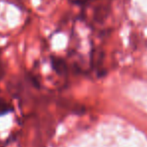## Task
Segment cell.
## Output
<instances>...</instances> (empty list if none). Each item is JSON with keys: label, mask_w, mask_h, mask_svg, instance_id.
I'll return each instance as SVG.
<instances>
[{"label": "cell", "mask_w": 147, "mask_h": 147, "mask_svg": "<svg viewBox=\"0 0 147 147\" xmlns=\"http://www.w3.org/2000/svg\"><path fill=\"white\" fill-rule=\"evenodd\" d=\"M51 64H52L53 69L60 75H63L67 71V66H66L65 61L63 59L59 58V57H52L51 58Z\"/></svg>", "instance_id": "obj_1"}, {"label": "cell", "mask_w": 147, "mask_h": 147, "mask_svg": "<svg viewBox=\"0 0 147 147\" xmlns=\"http://www.w3.org/2000/svg\"><path fill=\"white\" fill-rule=\"evenodd\" d=\"M107 15H108V10L103 7H99L97 8L96 12H95V19L102 21L103 19H105L107 17Z\"/></svg>", "instance_id": "obj_2"}, {"label": "cell", "mask_w": 147, "mask_h": 147, "mask_svg": "<svg viewBox=\"0 0 147 147\" xmlns=\"http://www.w3.org/2000/svg\"><path fill=\"white\" fill-rule=\"evenodd\" d=\"M8 110H9V109H8L7 104H5V103H0V115L6 113Z\"/></svg>", "instance_id": "obj_3"}]
</instances>
